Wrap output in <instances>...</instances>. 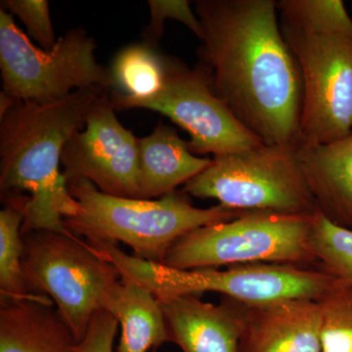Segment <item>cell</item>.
Here are the masks:
<instances>
[{
	"label": "cell",
	"instance_id": "6da1fadb",
	"mask_svg": "<svg viewBox=\"0 0 352 352\" xmlns=\"http://www.w3.org/2000/svg\"><path fill=\"white\" fill-rule=\"evenodd\" d=\"M214 91L266 145L300 147L302 82L274 0H197Z\"/></svg>",
	"mask_w": 352,
	"mask_h": 352
},
{
	"label": "cell",
	"instance_id": "7a4b0ae2",
	"mask_svg": "<svg viewBox=\"0 0 352 352\" xmlns=\"http://www.w3.org/2000/svg\"><path fill=\"white\" fill-rule=\"evenodd\" d=\"M108 90L78 89L59 100L17 102L0 118V192L4 205L23 206L22 234H72L64 219L76 201L60 170L65 145L87 126L95 104Z\"/></svg>",
	"mask_w": 352,
	"mask_h": 352
},
{
	"label": "cell",
	"instance_id": "3957f363",
	"mask_svg": "<svg viewBox=\"0 0 352 352\" xmlns=\"http://www.w3.org/2000/svg\"><path fill=\"white\" fill-rule=\"evenodd\" d=\"M68 186L76 201V214L64 219L69 232L92 247L122 243L131 248L134 256L151 263H163L168 250L186 234L247 212L220 205L196 208L176 192L142 200L107 195L87 180Z\"/></svg>",
	"mask_w": 352,
	"mask_h": 352
},
{
	"label": "cell",
	"instance_id": "277c9868",
	"mask_svg": "<svg viewBox=\"0 0 352 352\" xmlns=\"http://www.w3.org/2000/svg\"><path fill=\"white\" fill-rule=\"evenodd\" d=\"M119 270L120 278L136 282L159 302L183 296L217 293L245 305H263L287 300L319 302L337 279L322 270L295 264L254 263L182 270L127 254L116 244L97 245Z\"/></svg>",
	"mask_w": 352,
	"mask_h": 352
},
{
	"label": "cell",
	"instance_id": "5b68a950",
	"mask_svg": "<svg viewBox=\"0 0 352 352\" xmlns=\"http://www.w3.org/2000/svg\"><path fill=\"white\" fill-rule=\"evenodd\" d=\"M183 192L243 212L310 215L318 210L298 150L278 146L215 156Z\"/></svg>",
	"mask_w": 352,
	"mask_h": 352
},
{
	"label": "cell",
	"instance_id": "8992f818",
	"mask_svg": "<svg viewBox=\"0 0 352 352\" xmlns=\"http://www.w3.org/2000/svg\"><path fill=\"white\" fill-rule=\"evenodd\" d=\"M314 214L247 212L237 219L201 227L168 250L164 265L182 270L254 263L300 265L315 261Z\"/></svg>",
	"mask_w": 352,
	"mask_h": 352
},
{
	"label": "cell",
	"instance_id": "52a82bcc",
	"mask_svg": "<svg viewBox=\"0 0 352 352\" xmlns=\"http://www.w3.org/2000/svg\"><path fill=\"white\" fill-rule=\"evenodd\" d=\"M23 268L32 295L48 296L75 336L85 337L119 270L98 250L73 234L36 230L23 234Z\"/></svg>",
	"mask_w": 352,
	"mask_h": 352
},
{
	"label": "cell",
	"instance_id": "ba28073f",
	"mask_svg": "<svg viewBox=\"0 0 352 352\" xmlns=\"http://www.w3.org/2000/svg\"><path fill=\"white\" fill-rule=\"evenodd\" d=\"M96 48L95 39L78 27L58 39L52 50H44L0 8L2 91L16 101L44 104L85 88L112 89L111 69L97 62Z\"/></svg>",
	"mask_w": 352,
	"mask_h": 352
},
{
	"label": "cell",
	"instance_id": "9c48e42d",
	"mask_svg": "<svg viewBox=\"0 0 352 352\" xmlns=\"http://www.w3.org/2000/svg\"><path fill=\"white\" fill-rule=\"evenodd\" d=\"M110 97L116 110L146 109L166 116L189 134L195 155L222 156L264 144L215 94L201 64L191 69L166 56L163 87L156 94L136 98L113 91Z\"/></svg>",
	"mask_w": 352,
	"mask_h": 352
},
{
	"label": "cell",
	"instance_id": "30bf717a",
	"mask_svg": "<svg viewBox=\"0 0 352 352\" xmlns=\"http://www.w3.org/2000/svg\"><path fill=\"white\" fill-rule=\"evenodd\" d=\"M280 28L302 76L300 147L346 138L352 132V38Z\"/></svg>",
	"mask_w": 352,
	"mask_h": 352
},
{
	"label": "cell",
	"instance_id": "8fae6325",
	"mask_svg": "<svg viewBox=\"0 0 352 352\" xmlns=\"http://www.w3.org/2000/svg\"><path fill=\"white\" fill-rule=\"evenodd\" d=\"M115 110L108 94L95 104L85 129L65 145L63 175L68 184L87 180L107 195L139 199L138 138Z\"/></svg>",
	"mask_w": 352,
	"mask_h": 352
},
{
	"label": "cell",
	"instance_id": "7c38bea8",
	"mask_svg": "<svg viewBox=\"0 0 352 352\" xmlns=\"http://www.w3.org/2000/svg\"><path fill=\"white\" fill-rule=\"evenodd\" d=\"M238 303L243 320L240 352H321L322 315L316 300Z\"/></svg>",
	"mask_w": 352,
	"mask_h": 352
},
{
	"label": "cell",
	"instance_id": "4fadbf2b",
	"mask_svg": "<svg viewBox=\"0 0 352 352\" xmlns=\"http://www.w3.org/2000/svg\"><path fill=\"white\" fill-rule=\"evenodd\" d=\"M160 302L171 342L182 352H240L242 312L235 300L223 296L215 305L183 296Z\"/></svg>",
	"mask_w": 352,
	"mask_h": 352
},
{
	"label": "cell",
	"instance_id": "5bb4252c",
	"mask_svg": "<svg viewBox=\"0 0 352 352\" xmlns=\"http://www.w3.org/2000/svg\"><path fill=\"white\" fill-rule=\"evenodd\" d=\"M212 159L198 157L189 141L173 127L159 124L149 135L138 138L139 199L155 198L173 193L206 170Z\"/></svg>",
	"mask_w": 352,
	"mask_h": 352
},
{
	"label": "cell",
	"instance_id": "9a60e30c",
	"mask_svg": "<svg viewBox=\"0 0 352 352\" xmlns=\"http://www.w3.org/2000/svg\"><path fill=\"white\" fill-rule=\"evenodd\" d=\"M298 155L318 212L352 231V132L330 144L302 146Z\"/></svg>",
	"mask_w": 352,
	"mask_h": 352
},
{
	"label": "cell",
	"instance_id": "2e32d148",
	"mask_svg": "<svg viewBox=\"0 0 352 352\" xmlns=\"http://www.w3.org/2000/svg\"><path fill=\"white\" fill-rule=\"evenodd\" d=\"M52 300L1 302L0 352H76L75 336Z\"/></svg>",
	"mask_w": 352,
	"mask_h": 352
},
{
	"label": "cell",
	"instance_id": "e0dca14e",
	"mask_svg": "<svg viewBox=\"0 0 352 352\" xmlns=\"http://www.w3.org/2000/svg\"><path fill=\"white\" fill-rule=\"evenodd\" d=\"M102 309L122 328L117 352H147L171 342L161 302L136 282L120 278L109 289Z\"/></svg>",
	"mask_w": 352,
	"mask_h": 352
},
{
	"label": "cell",
	"instance_id": "ac0fdd59",
	"mask_svg": "<svg viewBox=\"0 0 352 352\" xmlns=\"http://www.w3.org/2000/svg\"><path fill=\"white\" fill-rule=\"evenodd\" d=\"M113 91L126 96H151L163 87L166 56L144 43L122 48L113 60Z\"/></svg>",
	"mask_w": 352,
	"mask_h": 352
},
{
	"label": "cell",
	"instance_id": "d6986e66",
	"mask_svg": "<svg viewBox=\"0 0 352 352\" xmlns=\"http://www.w3.org/2000/svg\"><path fill=\"white\" fill-rule=\"evenodd\" d=\"M24 212L13 206L0 212V296L1 302L20 300H51L48 296L32 295L25 281L23 256L22 227Z\"/></svg>",
	"mask_w": 352,
	"mask_h": 352
},
{
	"label": "cell",
	"instance_id": "ffe728a7",
	"mask_svg": "<svg viewBox=\"0 0 352 352\" xmlns=\"http://www.w3.org/2000/svg\"><path fill=\"white\" fill-rule=\"evenodd\" d=\"M277 9L280 27L352 38V18L342 0H281Z\"/></svg>",
	"mask_w": 352,
	"mask_h": 352
},
{
	"label": "cell",
	"instance_id": "44dd1931",
	"mask_svg": "<svg viewBox=\"0 0 352 352\" xmlns=\"http://www.w3.org/2000/svg\"><path fill=\"white\" fill-rule=\"evenodd\" d=\"M315 261L336 279L352 286V231L333 223L317 210L311 231Z\"/></svg>",
	"mask_w": 352,
	"mask_h": 352
},
{
	"label": "cell",
	"instance_id": "7402d4cb",
	"mask_svg": "<svg viewBox=\"0 0 352 352\" xmlns=\"http://www.w3.org/2000/svg\"><path fill=\"white\" fill-rule=\"evenodd\" d=\"M318 302L321 352H352V286L337 280Z\"/></svg>",
	"mask_w": 352,
	"mask_h": 352
},
{
	"label": "cell",
	"instance_id": "603a6c76",
	"mask_svg": "<svg viewBox=\"0 0 352 352\" xmlns=\"http://www.w3.org/2000/svg\"><path fill=\"white\" fill-rule=\"evenodd\" d=\"M150 22L143 29L142 43L157 48L160 39L163 36L164 22L166 19L178 21L203 41L204 31L200 20L192 10L187 0H149Z\"/></svg>",
	"mask_w": 352,
	"mask_h": 352
},
{
	"label": "cell",
	"instance_id": "cb8c5ba5",
	"mask_svg": "<svg viewBox=\"0 0 352 352\" xmlns=\"http://www.w3.org/2000/svg\"><path fill=\"white\" fill-rule=\"evenodd\" d=\"M0 8L19 18L39 47L51 50L57 41L47 0H2Z\"/></svg>",
	"mask_w": 352,
	"mask_h": 352
},
{
	"label": "cell",
	"instance_id": "d4e9b609",
	"mask_svg": "<svg viewBox=\"0 0 352 352\" xmlns=\"http://www.w3.org/2000/svg\"><path fill=\"white\" fill-rule=\"evenodd\" d=\"M119 323L106 310L94 314L83 339L76 344V352H113Z\"/></svg>",
	"mask_w": 352,
	"mask_h": 352
},
{
	"label": "cell",
	"instance_id": "484cf974",
	"mask_svg": "<svg viewBox=\"0 0 352 352\" xmlns=\"http://www.w3.org/2000/svg\"><path fill=\"white\" fill-rule=\"evenodd\" d=\"M16 101L12 97L9 96L6 92H0V118L3 117L6 113H8L16 105Z\"/></svg>",
	"mask_w": 352,
	"mask_h": 352
}]
</instances>
